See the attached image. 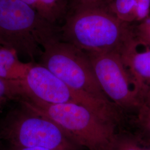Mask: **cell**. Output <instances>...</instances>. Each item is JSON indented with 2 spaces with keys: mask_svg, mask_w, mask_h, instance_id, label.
Listing matches in <instances>:
<instances>
[{
  "mask_svg": "<svg viewBox=\"0 0 150 150\" xmlns=\"http://www.w3.org/2000/svg\"><path fill=\"white\" fill-rule=\"evenodd\" d=\"M106 0H73L71 6H101Z\"/></svg>",
  "mask_w": 150,
  "mask_h": 150,
  "instance_id": "cell-16",
  "label": "cell"
},
{
  "mask_svg": "<svg viewBox=\"0 0 150 150\" xmlns=\"http://www.w3.org/2000/svg\"><path fill=\"white\" fill-rule=\"evenodd\" d=\"M69 0H38L35 10L48 22L55 25L65 19L70 10Z\"/></svg>",
  "mask_w": 150,
  "mask_h": 150,
  "instance_id": "cell-10",
  "label": "cell"
},
{
  "mask_svg": "<svg viewBox=\"0 0 150 150\" xmlns=\"http://www.w3.org/2000/svg\"><path fill=\"white\" fill-rule=\"evenodd\" d=\"M134 47L122 56L139 90L150 87V49L139 52Z\"/></svg>",
  "mask_w": 150,
  "mask_h": 150,
  "instance_id": "cell-7",
  "label": "cell"
},
{
  "mask_svg": "<svg viewBox=\"0 0 150 150\" xmlns=\"http://www.w3.org/2000/svg\"><path fill=\"white\" fill-rule=\"evenodd\" d=\"M1 150H54L48 149L46 148H41V147H15L7 146L6 147H1Z\"/></svg>",
  "mask_w": 150,
  "mask_h": 150,
  "instance_id": "cell-17",
  "label": "cell"
},
{
  "mask_svg": "<svg viewBox=\"0 0 150 150\" xmlns=\"http://www.w3.org/2000/svg\"><path fill=\"white\" fill-rule=\"evenodd\" d=\"M42 48L39 64L46 67L71 90L115 106L102 91L91 61L85 51L61 38L49 41Z\"/></svg>",
  "mask_w": 150,
  "mask_h": 150,
  "instance_id": "cell-5",
  "label": "cell"
},
{
  "mask_svg": "<svg viewBox=\"0 0 150 150\" xmlns=\"http://www.w3.org/2000/svg\"><path fill=\"white\" fill-rule=\"evenodd\" d=\"M136 28L140 30H149L150 29V16L148 17L144 21L141 22Z\"/></svg>",
  "mask_w": 150,
  "mask_h": 150,
  "instance_id": "cell-18",
  "label": "cell"
},
{
  "mask_svg": "<svg viewBox=\"0 0 150 150\" xmlns=\"http://www.w3.org/2000/svg\"><path fill=\"white\" fill-rule=\"evenodd\" d=\"M0 46H1V45H0Z\"/></svg>",
  "mask_w": 150,
  "mask_h": 150,
  "instance_id": "cell-22",
  "label": "cell"
},
{
  "mask_svg": "<svg viewBox=\"0 0 150 150\" xmlns=\"http://www.w3.org/2000/svg\"><path fill=\"white\" fill-rule=\"evenodd\" d=\"M18 102L53 121L80 147L112 150L117 125L102 118L86 106L73 103L50 105L28 100Z\"/></svg>",
  "mask_w": 150,
  "mask_h": 150,
  "instance_id": "cell-3",
  "label": "cell"
},
{
  "mask_svg": "<svg viewBox=\"0 0 150 150\" xmlns=\"http://www.w3.org/2000/svg\"><path fill=\"white\" fill-rule=\"evenodd\" d=\"M136 0H110L108 8L119 20L130 23L134 22V11Z\"/></svg>",
  "mask_w": 150,
  "mask_h": 150,
  "instance_id": "cell-12",
  "label": "cell"
},
{
  "mask_svg": "<svg viewBox=\"0 0 150 150\" xmlns=\"http://www.w3.org/2000/svg\"><path fill=\"white\" fill-rule=\"evenodd\" d=\"M60 27V38L87 53L122 56L137 46L134 27L103 6H71Z\"/></svg>",
  "mask_w": 150,
  "mask_h": 150,
  "instance_id": "cell-1",
  "label": "cell"
},
{
  "mask_svg": "<svg viewBox=\"0 0 150 150\" xmlns=\"http://www.w3.org/2000/svg\"><path fill=\"white\" fill-rule=\"evenodd\" d=\"M87 54L97 81L109 100L120 111L134 112L139 101V88L121 55L115 52Z\"/></svg>",
  "mask_w": 150,
  "mask_h": 150,
  "instance_id": "cell-6",
  "label": "cell"
},
{
  "mask_svg": "<svg viewBox=\"0 0 150 150\" xmlns=\"http://www.w3.org/2000/svg\"><path fill=\"white\" fill-rule=\"evenodd\" d=\"M17 103L0 121V142L20 147L80 150L53 121Z\"/></svg>",
  "mask_w": 150,
  "mask_h": 150,
  "instance_id": "cell-4",
  "label": "cell"
},
{
  "mask_svg": "<svg viewBox=\"0 0 150 150\" xmlns=\"http://www.w3.org/2000/svg\"><path fill=\"white\" fill-rule=\"evenodd\" d=\"M135 40L137 45H141L146 47H150V29L140 30L136 27L134 28Z\"/></svg>",
  "mask_w": 150,
  "mask_h": 150,
  "instance_id": "cell-15",
  "label": "cell"
},
{
  "mask_svg": "<svg viewBox=\"0 0 150 150\" xmlns=\"http://www.w3.org/2000/svg\"><path fill=\"white\" fill-rule=\"evenodd\" d=\"M19 99L18 81H11L0 78V115L10 102H17Z\"/></svg>",
  "mask_w": 150,
  "mask_h": 150,
  "instance_id": "cell-13",
  "label": "cell"
},
{
  "mask_svg": "<svg viewBox=\"0 0 150 150\" xmlns=\"http://www.w3.org/2000/svg\"><path fill=\"white\" fill-rule=\"evenodd\" d=\"M72 1H73V0H72Z\"/></svg>",
  "mask_w": 150,
  "mask_h": 150,
  "instance_id": "cell-21",
  "label": "cell"
},
{
  "mask_svg": "<svg viewBox=\"0 0 150 150\" xmlns=\"http://www.w3.org/2000/svg\"><path fill=\"white\" fill-rule=\"evenodd\" d=\"M132 114L134 134L150 142V87L139 90V104Z\"/></svg>",
  "mask_w": 150,
  "mask_h": 150,
  "instance_id": "cell-9",
  "label": "cell"
},
{
  "mask_svg": "<svg viewBox=\"0 0 150 150\" xmlns=\"http://www.w3.org/2000/svg\"><path fill=\"white\" fill-rule=\"evenodd\" d=\"M22 2H25L28 5L30 6L35 9V7L37 3L38 0H21Z\"/></svg>",
  "mask_w": 150,
  "mask_h": 150,
  "instance_id": "cell-19",
  "label": "cell"
},
{
  "mask_svg": "<svg viewBox=\"0 0 150 150\" xmlns=\"http://www.w3.org/2000/svg\"><path fill=\"white\" fill-rule=\"evenodd\" d=\"M59 38L60 27L47 21L30 6L21 0H0L1 46L35 62L43 46Z\"/></svg>",
  "mask_w": 150,
  "mask_h": 150,
  "instance_id": "cell-2",
  "label": "cell"
},
{
  "mask_svg": "<svg viewBox=\"0 0 150 150\" xmlns=\"http://www.w3.org/2000/svg\"><path fill=\"white\" fill-rule=\"evenodd\" d=\"M15 51L0 46V78L11 81L21 80L33 62H23Z\"/></svg>",
  "mask_w": 150,
  "mask_h": 150,
  "instance_id": "cell-8",
  "label": "cell"
},
{
  "mask_svg": "<svg viewBox=\"0 0 150 150\" xmlns=\"http://www.w3.org/2000/svg\"><path fill=\"white\" fill-rule=\"evenodd\" d=\"M1 147H0V150H1Z\"/></svg>",
  "mask_w": 150,
  "mask_h": 150,
  "instance_id": "cell-20",
  "label": "cell"
},
{
  "mask_svg": "<svg viewBox=\"0 0 150 150\" xmlns=\"http://www.w3.org/2000/svg\"><path fill=\"white\" fill-rule=\"evenodd\" d=\"M112 150H150V142L135 134L117 133Z\"/></svg>",
  "mask_w": 150,
  "mask_h": 150,
  "instance_id": "cell-11",
  "label": "cell"
},
{
  "mask_svg": "<svg viewBox=\"0 0 150 150\" xmlns=\"http://www.w3.org/2000/svg\"><path fill=\"white\" fill-rule=\"evenodd\" d=\"M150 0H136L134 11V22H142L149 17Z\"/></svg>",
  "mask_w": 150,
  "mask_h": 150,
  "instance_id": "cell-14",
  "label": "cell"
}]
</instances>
